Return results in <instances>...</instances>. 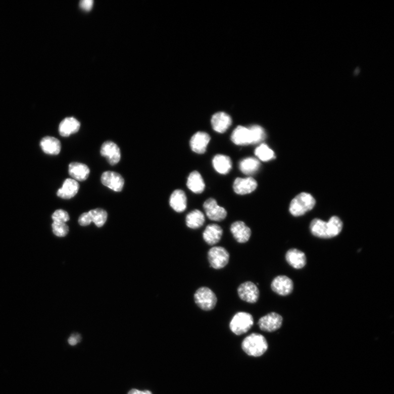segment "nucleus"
<instances>
[{
    "mask_svg": "<svg viewBox=\"0 0 394 394\" xmlns=\"http://www.w3.org/2000/svg\"><path fill=\"white\" fill-rule=\"evenodd\" d=\"M342 228V221L336 216L331 217L328 222L315 219L310 225L312 234L323 239H330L337 236Z\"/></svg>",
    "mask_w": 394,
    "mask_h": 394,
    "instance_id": "obj_1",
    "label": "nucleus"
},
{
    "mask_svg": "<svg viewBox=\"0 0 394 394\" xmlns=\"http://www.w3.org/2000/svg\"><path fill=\"white\" fill-rule=\"evenodd\" d=\"M241 347L248 356L259 357L266 353L268 345L266 339L263 335L253 333L243 340Z\"/></svg>",
    "mask_w": 394,
    "mask_h": 394,
    "instance_id": "obj_2",
    "label": "nucleus"
},
{
    "mask_svg": "<svg viewBox=\"0 0 394 394\" xmlns=\"http://www.w3.org/2000/svg\"><path fill=\"white\" fill-rule=\"evenodd\" d=\"M315 200L308 193H301L291 201L290 205V213L294 216L304 215L310 211L315 206Z\"/></svg>",
    "mask_w": 394,
    "mask_h": 394,
    "instance_id": "obj_3",
    "label": "nucleus"
},
{
    "mask_svg": "<svg viewBox=\"0 0 394 394\" xmlns=\"http://www.w3.org/2000/svg\"><path fill=\"white\" fill-rule=\"evenodd\" d=\"M254 325V318L251 314L244 312L236 313L229 323V328L236 335L248 332Z\"/></svg>",
    "mask_w": 394,
    "mask_h": 394,
    "instance_id": "obj_4",
    "label": "nucleus"
},
{
    "mask_svg": "<svg viewBox=\"0 0 394 394\" xmlns=\"http://www.w3.org/2000/svg\"><path fill=\"white\" fill-rule=\"evenodd\" d=\"M194 299L196 305L205 311L213 310L218 302L215 293L207 287L199 288L194 293Z\"/></svg>",
    "mask_w": 394,
    "mask_h": 394,
    "instance_id": "obj_5",
    "label": "nucleus"
},
{
    "mask_svg": "<svg viewBox=\"0 0 394 394\" xmlns=\"http://www.w3.org/2000/svg\"><path fill=\"white\" fill-rule=\"evenodd\" d=\"M210 266L215 269H220L227 265L229 254L227 250L221 247H214L208 253Z\"/></svg>",
    "mask_w": 394,
    "mask_h": 394,
    "instance_id": "obj_6",
    "label": "nucleus"
},
{
    "mask_svg": "<svg viewBox=\"0 0 394 394\" xmlns=\"http://www.w3.org/2000/svg\"><path fill=\"white\" fill-rule=\"evenodd\" d=\"M239 297L250 304H255L259 300L260 291L256 284L252 281H246L238 288Z\"/></svg>",
    "mask_w": 394,
    "mask_h": 394,
    "instance_id": "obj_7",
    "label": "nucleus"
},
{
    "mask_svg": "<svg viewBox=\"0 0 394 394\" xmlns=\"http://www.w3.org/2000/svg\"><path fill=\"white\" fill-rule=\"evenodd\" d=\"M283 319L277 313L272 312L260 319L258 325L263 331L272 332L277 331L282 324Z\"/></svg>",
    "mask_w": 394,
    "mask_h": 394,
    "instance_id": "obj_8",
    "label": "nucleus"
},
{
    "mask_svg": "<svg viewBox=\"0 0 394 394\" xmlns=\"http://www.w3.org/2000/svg\"><path fill=\"white\" fill-rule=\"evenodd\" d=\"M204 209L208 218L212 221H221L227 216L225 208L218 205L216 201L213 199L207 200L203 205Z\"/></svg>",
    "mask_w": 394,
    "mask_h": 394,
    "instance_id": "obj_9",
    "label": "nucleus"
},
{
    "mask_svg": "<svg viewBox=\"0 0 394 394\" xmlns=\"http://www.w3.org/2000/svg\"><path fill=\"white\" fill-rule=\"evenodd\" d=\"M272 290L277 294L285 297L290 294L293 290L292 280L285 275H279L272 282Z\"/></svg>",
    "mask_w": 394,
    "mask_h": 394,
    "instance_id": "obj_10",
    "label": "nucleus"
},
{
    "mask_svg": "<svg viewBox=\"0 0 394 394\" xmlns=\"http://www.w3.org/2000/svg\"><path fill=\"white\" fill-rule=\"evenodd\" d=\"M101 153L103 157L106 158L111 166H115L120 161V149L114 142H105L101 147Z\"/></svg>",
    "mask_w": 394,
    "mask_h": 394,
    "instance_id": "obj_11",
    "label": "nucleus"
},
{
    "mask_svg": "<svg viewBox=\"0 0 394 394\" xmlns=\"http://www.w3.org/2000/svg\"><path fill=\"white\" fill-rule=\"evenodd\" d=\"M101 180L104 186L115 192H121L123 189L124 180L120 174L108 171L103 174Z\"/></svg>",
    "mask_w": 394,
    "mask_h": 394,
    "instance_id": "obj_12",
    "label": "nucleus"
},
{
    "mask_svg": "<svg viewBox=\"0 0 394 394\" xmlns=\"http://www.w3.org/2000/svg\"><path fill=\"white\" fill-rule=\"evenodd\" d=\"M258 182L253 177L236 178L233 183L234 191L238 194L245 195L251 193L257 188Z\"/></svg>",
    "mask_w": 394,
    "mask_h": 394,
    "instance_id": "obj_13",
    "label": "nucleus"
},
{
    "mask_svg": "<svg viewBox=\"0 0 394 394\" xmlns=\"http://www.w3.org/2000/svg\"><path fill=\"white\" fill-rule=\"evenodd\" d=\"M230 230L234 239L239 243L247 242L251 238V229L244 222L238 221L233 222Z\"/></svg>",
    "mask_w": 394,
    "mask_h": 394,
    "instance_id": "obj_14",
    "label": "nucleus"
},
{
    "mask_svg": "<svg viewBox=\"0 0 394 394\" xmlns=\"http://www.w3.org/2000/svg\"><path fill=\"white\" fill-rule=\"evenodd\" d=\"M210 140V137L208 134L199 131L194 134L190 139L189 142L190 149L196 154H205Z\"/></svg>",
    "mask_w": 394,
    "mask_h": 394,
    "instance_id": "obj_15",
    "label": "nucleus"
},
{
    "mask_svg": "<svg viewBox=\"0 0 394 394\" xmlns=\"http://www.w3.org/2000/svg\"><path fill=\"white\" fill-rule=\"evenodd\" d=\"M211 122L213 129L219 133L226 132L232 123L231 117L223 112L214 114Z\"/></svg>",
    "mask_w": 394,
    "mask_h": 394,
    "instance_id": "obj_16",
    "label": "nucleus"
},
{
    "mask_svg": "<svg viewBox=\"0 0 394 394\" xmlns=\"http://www.w3.org/2000/svg\"><path fill=\"white\" fill-rule=\"evenodd\" d=\"M285 259L288 264L295 269L304 268L307 263L305 254L297 249L289 250L286 254Z\"/></svg>",
    "mask_w": 394,
    "mask_h": 394,
    "instance_id": "obj_17",
    "label": "nucleus"
},
{
    "mask_svg": "<svg viewBox=\"0 0 394 394\" xmlns=\"http://www.w3.org/2000/svg\"><path fill=\"white\" fill-rule=\"evenodd\" d=\"M231 140L234 144L240 146L252 144L251 131L249 128L239 126L233 130Z\"/></svg>",
    "mask_w": 394,
    "mask_h": 394,
    "instance_id": "obj_18",
    "label": "nucleus"
},
{
    "mask_svg": "<svg viewBox=\"0 0 394 394\" xmlns=\"http://www.w3.org/2000/svg\"><path fill=\"white\" fill-rule=\"evenodd\" d=\"M223 235V229L217 224L209 225L203 233L204 240L208 245H214L220 241Z\"/></svg>",
    "mask_w": 394,
    "mask_h": 394,
    "instance_id": "obj_19",
    "label": "nucleus"
},
{
    "mask_svg": "<svg viewBox=\"0 0 394 394\" xmlns=\"http://www.w3.org/2000/svg\"><path fill=\"white\" fill-rule=\"evenodd\" d=\"M81 124L74 117H68L63 120L59 126V132L63 137H68L76 133L80 129Z\"/></svg>",
    "mask_w": 394,
    "mask_h": 394,
    "instance_id": "obj_20",
    "label": "nucleus"
},
{
    "mask_svg": "<svg viewBox=\"0 0 394 394\" xmlns=\"http://www.w3.org/2000/svg\"><path fill=\"white\" fill-rule=\"evenodd\" d=\"M79 188L80 185L76 180L72 179H66L62 187L58 189L57 195L62 199H71L76 195Z\"/></svg>",
    "mask_w": 394,
    "mask_h": 394,
    "instance_id": "obj_21",
    "label": "nucleus"
},
{
    "mask_svg": "<svg viewBox=\"0 0 394 394\" xmlns=\"http://www.w3.org/2000/svg\"><path fill=\"white\" fill-rule=\"evenodd\" d=\"M69 173L74 180L83 181L88 179L90 170L84 164L73 162L70 164Z\"/></svg>",
    "mask_w": 394,
    "mask_h": 394,
    "instance_id": "obj_22",
    "label": "nucleus"
},
{
    "mask_svg": "<svg viewBox=\"0 0 394 394\" xmlns=\"http://www.w3.org/2000/svg\"><path fill=\"white\" fill-rule=\"evenodd\" d=\"M170 206L175 212L182 213L187 207V197L185 192L181 189H176L170 196Z\"/></svg>",
    "mask_w": 394,
    "mask_h": 394,
    "instance_id": "obj_23",
    "label": "nucleus"
},
{
    "mask_svg": "<svg viewBox=\"0 0 394 394\" xmlns=\"http://www.w3.org/2000/svg\"><path fill=\"white\" fill-rule=\"evenodd\" d=\"M40 146L43 152L50 155H57L61 151V143L57 138L46 136L40 142Z\"/></svg>",
    "mask_w": 394,
    "mask_h": 394,
    "instance_id": "obj_24",
    "label": "nucleus"
},
{
    "mask_svg": "<svg viewBox=\"0 0 394 394\" xmlns=\"http://www.w3.org/2000/svg\"><path fill=\"white\" fill-rule=\"evenodd\" d=\"M213 165L216 172L221 174H227L232 167L230 157L223 155H216L213 160Z\"/></svg>",
    "mask_w": 394,
    "mask_h": 394,
    "instance_id": "obj_25",
    "label": "nucleus"
},
{
    "mask_svg": "<svg viewBox=\"0 0 394 394\" xmlns=\"http://www.w3.org/2000/svg\"><path fill=\"white\" fill-rule=\"evenodd\" d=\"M187 186L191 191L197 194L202 193L205 189V183L201 175L197 171H194L189 174Z\"/></svg>",
    "mask_w": 394,
    "mask_h": 394,
    "instance_id": "obj_26",
    "label": "nucleus"
},
{
    "mask_svg": "<svg viewBox=\"0 0 394 394\" xmlns=\"http://www.w3.org/2000/svg\"><path fill=\"white\" fill-rule=\"evenodd\" d=\"M239 169L241 172L247 175H252L256 173L260 167V162L254 157H248L239 162Z\"/></svg>",
    "mask_w": 394,
    "mask_h": 394,
    "instance_id": "obj_27",
    "label": "nucleus"
},
{
    "mask_svg": "<svg viewBox=\"0 0 394 394\" xmlns=\"http://www.w3.org/2000/svg\"><path fill=\"white\" fill-rule=\"evenodd\" d=\"M205 222V216L199 210H194L187 214L186 218V225L191 229L201 227Z\"/></svg>",
    "mask_w": 394,
    "mask_h": 394,
    "instance_id": "obj_28",
    "label": "nucleus"
},
{
    "mask_svg": "<svg viewBox=\"0 0 394 394\" xmlns=\"http://www.w3.org/2000/svg\"><path fill=\"white\" fill-rule=\"evenodd\" d=\"M88 213L92 222H94L97 227H103L107 220L108 213L103 209L91 210Z\"/></svg>",
    "mask_w": 394,
    "mask_h": 394,
    "instance_id": "obj_29",
    "label": "nucleus"
},
{
    "mask_svg": "<svg viewBox=\"0 0 394 394\" xmlns=\"http://www.w3.org/2000/svg\"><path fill=\"white\" fill-rule=\"evenodd\" d=\"M255 155L262 161L267 162L274 159V153L267 144L262 143L255 150Z\"/></svg>",
    "mask_w": 394,
    "mask_h": 394,
    "instance_id": "obj_30",
    "label": "nucleus"
},
{
    "mask_svg": "<svg viewBox=\"0 0 394 394\" xmlns=\"http://www.w3.org/2000/svg\"><path fill=\"white\" fill-rule=\"evenodd\" d=\"M249 129L251 132L252 144L259 143L265 139L266 136L265 131L259 125H253Z\"/></svg>",
    "mask_w": 394,
    "mask_h": 394,
    "instance_id": "obj_31",
    "label": "nucleus"
},
{
    "mask_svg": "<svg viewBox=\"0 0 394 394\" xmlns=\"http://www.w3.org/2000/svg\"><path fill=\"white\" fill-rule=\"evenodd\" d=\"M52 227L53 232L59 237H64L69 232V227L65 223L54 221Z\"/></svg>",
    "mask_w": 394,
    "mask_h": 394,
    "instance_id": "obj_32",
    "label": "nucleus"
},
{
    "mask_svg": "<svg viewBox=\"0 0 394 394\" xmlns=\"http://www.w3.org/2000/svg\"><path fill=\"white\" fill-rule=\"evenodd\" d=\"M52 220L55 222L66 223L69 221V214L62 209L57 210L52 216Z\"/></svg>",
    "mask_w": 394,
    "mask_h": 394,
    "instance_id": "obj_33",
    "label": "nucleus"
},
{
    "mask_svg": "<svg viewBox=\"0 0 394 394\" xmlns=\"http://www.w3.org/2000/svg\"><path fill=\"white\" fill-rule=\"evenodd\" d=\"M91 222V219L88 212L82 214L78 219L79 224L82 226H88Z\"/></svg>",
    "mask_w": 394,
    "mask_h": 394,
    "instance_id": "obj_34",
    "label": "nucleus"
},
{
    "mask_svg": "<svg viewBox=\"0 0 394 394\" xmlns=\"http://www.w3.org/2000/svg\"><path fill=\"white\" fill-rule=\"evenodd\" d=\"M81 8L84 11H89L93 6V1L92 0H83L80 3Z\"/></svg>",
    "mask_w": 394,
    "mask_h": 394,
    "instance_id": "obj_35",
    "label": "nucleus"
},
{
    "mask_svg": "<svg viewBox=\"0 0 394 394\" xmlns=\"http://www.w3.org/2000/svg\"><path fill=\"white\" fill-rule=\"evenodd\" d=\"M81 340L80 334H74L71 336L68 339V343L70 345L74 346L76 345Z\"/></svg>",
    "mask_w": 394,
    "mask_h": 394,
    "instance_id": "obj_36",
    "label": "nucleus"
},
{
    "mask_svg": "<svg viewBox=\"0 0 394 394\" xmlns=\"http://www.w3.org/2000/svg\"><path fill=\"white\" fill-rule=\"evenodd\" d=\"M128 394H153L152 392H151L149 390H143L141 391L137 389H132L131 390Z\"/></svg>",
    "mask_w": 394,
    "mask_h": 394,
    "instance_id": "obj_37",
    "label": "nucleus"
}]
</instances>
